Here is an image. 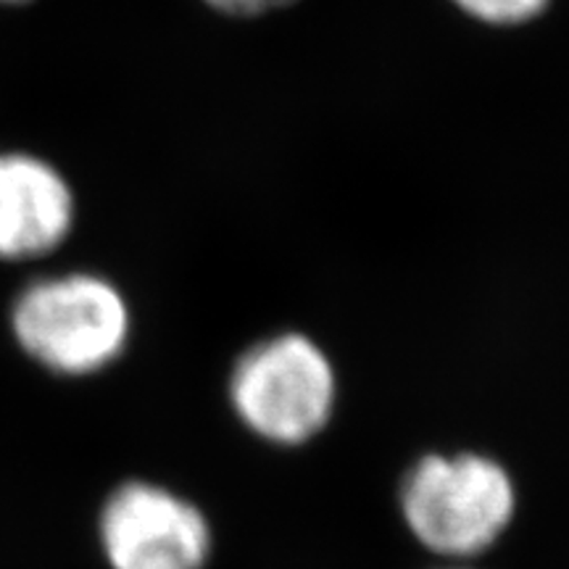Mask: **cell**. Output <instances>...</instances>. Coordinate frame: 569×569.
I'll return each mask as SVG.
<instances>
[{"label": "cell", "mask_w": 569, "mask_h": 569, "mask_svg": "<svg viewBox=\"0 0 569 569\" xmlns=\"http://www.w3.org/2000/svg\"><path fill=\"white\" fill-rule=\"evenodd\" d=\"M515 515V480L486 453H427L403 475V522L438 557H478L498 543Z\"/></svg>", "instance_id": "cell-1"}, {"label": "cell", "mask_w": 569, "mask_h": 569, "mask_svg": "<svg viewBox=\"0 0 569 569\" xmlns=\"http://www.w3.org/2000/svg\"><path fill=\"white\" fill-rule=\"evenodd\" d=\"M13 338L56 375L101 372L130 343L132 315L122 290L101 274L71 272L32 282L11 309Z\"/></svg>", "instance_id": "cell-2"}, {"label": "cell", "mask_w": 569, "mask_h": 569, "mask_svg": "<svg viewBox=\"0 0 569 569\" xmlns=\"http://www.w3.org/2000/svg\"><path fill=\"white\" fill-rule=\"evenodd\" d=\"M227 393L234 417L256 438L303 446L336 415L338 372L315 338L277 332L238 356Z\"/></svg>", "instance_id": "cell-3"}, {"label": "cell", "mask_w": 569, "mask_h": 569, "mask_svg": "<svg viewBox=\"0 0 569 569\" xmlns=\"http://www.w3.org/2000/svg\"><path fill=\"white\" fill-rule=\"evenodd\" d=\"M98 532L111 569H203L213 549L203 511L153 482L113 490Z\"/></svg>", "instance_id": "cell-4"}, {"label": "cell", "mask_w": 569, "mask_h": 569, "mask_svg": "<svg viewBox=\"0 0 569 569\" xmlns=\"http://www.w3.org/2000/svg\"><path fill=\"white\" fill-rule=\"evenodd\" d=\"M74 193L53 163L0 153V259L27 261L56 251L74 227Z\"/></svg>", "instance_id": "cell-5"}, {"label": "cell", "mask_w": 569, "mask_h": 569, "mask_svg": "<svg viewBox=\"0 0 569 569\" xmlns=\"http://www.w3.org/2000/svg\"><path fill=\"white\" fill-rule=\"evenodd\" d=\"M465 17L488 27H519L538 19L551 0H451Z\"/></svg>", "instance_id": "cell-6"}, {"label": "cell", "mask_w": 569, "mask_h": 569, "mask_svg": "<svg viewBox=\"0 0 569 569\" xmlns=\"http://www.w3.org/2000/svg\"><path fill=\"white\" fill-rule=\"evenodd\" d=\"M203 3L224 17H261V13L288 9L296 0H203Z\"/></svg>", "instance_id": "cell-7"}, {"label": "cell", "mask_w": 569, "mask_h": 569, "mask_svg": "<svg viewBox=\"0 0 569 569\" xmlns=\"http://www.w3.org/2000/svg\"><path fill=\"white\" fill-rule=\"evenodd\" d=\"M0 3H27V0H0Z\"/></svg>", "instance_id": "cell-8"}, {"label": "cell", "mask_w": 569, "mask_h": 569, "mask_svg": "<svg viewBox=\"0 0 569 569\" xmlns=\"http://www.w3.org/2000/svg\"><path fill=\"white\" fill-rule=\"evenodd\" d=\"M448 569H467V567H448Z\"/></svg>", "instance_id": "cell-9"}]
</instances>
